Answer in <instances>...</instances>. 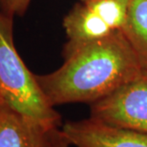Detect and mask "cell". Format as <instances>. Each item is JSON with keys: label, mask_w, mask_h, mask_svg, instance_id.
<instances>
[{"label": "cell", "mask_w": 147, "mask_h": 147, "mask_svg": "<svg viewBox=\"0 0 147 147\" xmlns=\"http://www.w3.org/2000/svg\"><path fill=\"white\" fill-rule=\"evenodd\" d=\"M64 60L52 73L35 74L53 107L69 103L91 105L143 71L122 30L86 43Z\"/></svg>", "instance_id": "6da1fadb"}, {"label": "cell", "mask_w": 147, "mask_h": 147, "mask_svg": "<svg viewBox=\"0 0 147 147\" xmlns=\"http://www.w3.org/2000/svg\"><path fill=\"white\" fill-rule=\"evenodd\" d=\"M13 16L0 10V92L6 104L24 115L62 126L61 116L44 96L35 79L16 51Z\"/></svg>", "instance_id": "7a4b0ae2"}, {"label": "cell", "mask_w": 147, "mask_h": 147, "mask_svg": "<svg viewBox=\"0 0 147 147\" xmlns=\"http://www.w3.org/2000/svg\"><path fill=\"white\" fill-rule=\"evenodd\" d=\"M131 0H78L63 19L65 57L86 43L122 30Z\"/></svg>", "instance_id": "3957f363"}, {"label": "cell", "mask_w": 147, "mask_h": 147, "mask_svg": "<svg viewBox=\"0 0 147 147\" xmlns=\"http://www.w3.org/2000/svg\"><path fill=\"white\" fill-rule=\"evenodd\" d=\"M90 105V118L108 125L147 133V72L142 71Z\"/></svg>", "instance_id": "277c9868"}, {"label": "cell", "mask_w": 147, "mask_h": 147, "mask_svg": "<svg viewBox=\"0 0 147 147\" xmlns=\"http://www.w3.org/2000/svg\"><path fill=\"white\" fill-rule=\"evenodd\" d=\"M61 127L27 117L4 101L0 105V147H70Z\"/></svg>", "instance_id": "5b68a950"}, {"label": "cell", "mask_w": 147, "mask_h": 147, "mask_svg": "<svg viewBox=\"0 0 147 147\" xmlns=\"http://www.w3.org/2000/svg\"><path fill=\"white\" fill-rule=\"evenodd\" d=\"M61 127L74 147H147V133L108 125L90 117L68 121Z\"/></svg>", "instance_id": "8992f818"}, {"label": "cell", "mask_w": 147, "mask_h": 147, "mask_svg": "<svg viewBox=\"0 0 147 147\" xmlns=\"http://www.w3.org/2000/svg\"><path fill=\"white\" fill-rule=\"evenodd\" d=\"M122 31L142 69L147 72V0H131Z\"/></svg>", "instance_id": "52a82bcc"}, {"label": "cell", "mask_w": 147, "mask_h": 147, "mask_svg": "<svg viewBox=\"0 0 147 147\" xmlns=\"http://www.w3.org/2000/svg\"><path fill=\"white\" fill-rule=\"evenodd\" d=\"M31 0H0V10L7 15L22 16L30 6Z\"/></svg>", "instance_id": "ba28073f"}, {"label": "cell", "mask_w": 147, "mask_h": 147, "mask_svg": "<svg viewBox=\"0 0 147 147\" xmlns=\"http://www.w3.org/2000/svg\"><path fill=\"white\" fill-rule=\"evenodd\" d=\"M4 100L3 99V96H2V95H1V92H0V105H2V103L3 102Z\"/></svg>", "instance_id": "9c48e42d"}]
</instances>
